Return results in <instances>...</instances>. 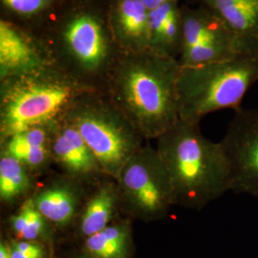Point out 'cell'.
Returning <instances> with one entry per match:
<instances>
[{"instance_id":"e0dca14e","label":"cell","mask_w":258,"mask_h":258,"mask_svg":"<svg viewBox=\"0 0 258 258\" xmlns=\"http://www.w3.org/2000/svg\"><path fill=\"white\" fill-rule=\"evenodd\" d=\"M182 46V9L178 1L149 11V51L174 57Z\"/></svg>"},{"instance_id":"3957f363","label":"cell","mask_w":258,"mask_h":258,"mask_svg":"<svg viewBox=\"0 0 258 258\" xmlns=\"http://www.w3.org/2000/svg\"><path fill=\"white\" fill-rule=\"evenodd\" d=\"M95 89L54 64L2 80L0 142L27 129L52 126L79 97Z\"/></svg>"},{"instance_id":"ffe728a7","label":"cell","mask_w":258,"mask_h":258,"mask_svg":"<svg viewBox=\"0 0 258 258\" xmlns=\"http://www.w3.org/2000/svg\"><path fill=\"white\" fill-rule=\"evenodd\" d=\"M0 154L1 203L21 204L33 194L35 175L16 158L4 152Z\"/></svg>"},{"instance_id":"d6986e66","label":"cell","mask_w":258,"mask_h":258,"mask_svg":"<svg viewBox=\"0 0 258 258\" xmlns=\"http://www.w3.org/2000/svg\"><path fill=\"white\" fill-rule=\"evenodd\" d=\"M7 226L11 238L41 242L53 249L55 229L38 212L30 197L20 204L19 210L10 216Z\"/></svg>"},{"instance_id":"ac0fdd59","label":"cell","mask_w":258,"mask_h":258,"mask_svg":"<svg viewBox=\"0 0 258 258\" xmlns=\"http://www.w3.org/2000/svg\"><path fill=\"white\" fill-rule=\"evenodd\" d=\"M132 220L119 217L102 231L82 241L81 249L95 258H133Z\"/></svg>"},{"instance_id":"2e32d148","label":"cell","mask_w":258,"mask_h":258,"mask_svg":"<svg viewBox=\"0 0 258 258\" xmlns=\"http://www.w3.org/2000/svg\"><path fill=\"white\" fill-rule=\"evenodd\" d=\"M227 27L258 53V0H202Z\"/></svg>"},{"instance_id":"9a60e30c","label":"cell","mask_w":258,"mask_h":258,"mask_svg":"<svg viewBox=\"0 0 258 258\" xmlns=\"http://www.w3.org/2000/svg\"><path fill=\"white\" fill-rule=\"evenodd\" d=\"M50 127H33L10 136L0 142L1 152L19 160L34 175L41 174L53 164Z\"/></svg>"},{"instance_id":"6da1fadb","label":"cell","mask_w":258,"mask_h":258,"mask_svg":"<svg viewBox=\"0 0 258 258\" xmlns=\"http://www.w3.org/2000/svg\"><path fill=\"white\" fill-rule=\"evenodd\" d=\"M179 60L151 51L116 60L105 94L144 140H156L180 120Z\"/></svg>"},{"instance_id":"603a6c76","label":"cell","mask_w":258,"mask_h":258,"mask_svg":"<svg viewBox=\"0 0 258 258\" xmlns=\"http://www.w3.org/2000/svg\"><path fill=\"white\" fill-rule=\"evenodd\" d=\"M149 11L156 9L158 7L171 2V1H179V0H140Z\"/></svg>"},{"instance_id":"7402d4cb","label":"cell","mask_w":258,"mask_h":258,"mask_svg":"<svg viewBox=\"0 0 258 258\" xmlns=\"http://www.w3.org/2000/svg\"><path fill=\"white\" fill-rule=\"evenodd\" d=\"M12 13L25 18L35 17L46 11L52 0H1Z\"/></svg>"},{"instance_id":"ba28073f","label":"cell","mask_w":258,"mask_h":258,"mask_svg":"<svg viewBox=\"0 0 258 258\" xmlns=\"http://www.w3.org/2000/svg\"><path fill=\"white\" fill-rule=\"evenodd\" d=\"M222 145L231 170V191L258 199V107L234 111Z\"/></svg>"},{"instance_id":"30bf717a","label":"cell","mask_w":258,"mask_h":258,"mask_svg":"<svg viewBox=\"0 0 258 258\" xmlns=\"http://www.w3.org/2000/svg\"><path fill=\"white\" fill-rule=\"evenodd\" d=\"M50 151L53 164L64 175L88 185L107 177L80 133L63 119L50 127Z\"/></svg>"},{"instance_id":"d4e9b609","label":"cell","mask_w":258,"mask_h":258,"mask_svg":"<svg viewBox=\"0 0 258 258\" xmlns=\"http://www.w3.org/2000/svg\"><path fill=\"white\" fill-rule=\"evenodd\" d=\"M72 258H95L93 257L92 255H90V254H88V253H86V252H84L83 251L82 249L80 250V251H78V252H76L74 255L72 256Z\"/></svg>"},{"instance_id":"8fae6325","label":"cell","mask_w":258,"mask_h":258,"mask_svg":"<svg viewBox=\"0 0 258 258\" xmlns=\"http://www.w3.org/2000/svg\"><path fill=\"white\" fill-rule=\"evenodd\" d=\"M52 64L35 37L11 21L0 20V81Z\"/></svg>"},{"instance_id":"7c38bea8","label":"cell","mask_w":258,"mask_h":258,"mask_svg":"<svg viewBox=\"0 0 258 258\" xmlns=\"http://www.w3.org/2000/svg\"><path fill=\"white\" fill-rule=\"evenodd\" d=\"M109 27L114 42L125 54L149 51V10L140 0H117Z\"/></svg>"},{"instance_id":"9c48e42d","label":"cell","mask_w":258,"mask_h":258,"mask_svg":"<svg viewBox=\"0 0 258 258\" xmlns=\"http://www.w3.org/2000/svg\"><path fill=\"white\" fill-rule=\"evenodd\" d=\"M89 186L61 173L35 190L30 198L55 231H68L76 227L91 192Z\"/></svg>"},{"instance_id":"52a82bcc","label":"cell","mask_w":258,"mask_h":258,"mask_svg":"<svg viewBox=\"0 0 258 258\" xmlns=\"http://www.w3.org/2000/svg\"><path fill=\"white\" fill-rule=\"evenodd\" d=\"M95 11L73 10L59 28V43L69 65L66 72L80 82L98 88L107 80L116 60L112 55V33Z\"/></svg>"},{"instance_id":"277c9868","label":"cell","mask_w":258,"mask_h":258,"mask_svg":"<svg viewBox=\"0 0 258 258\" xmlns=\"http://www.w3.org/2000/svg\"><path fill=\"white\" fill-rule=\"evenodd\" d=\"M258 82V53L195 67H181L178 79L180 120L200 123L223 109L238 110L249 88Z\"/></svg>"},{"instance_id":"8992f818","label":"cell","mask_w":258,"mask_h":258,"mask_svg":"<svg viewBox=\"0 0 258 258\" xmlns=\"http://www.w3.org/2000/svg\"><path fill=\"white\" fill-rule=\"evenodd\" d=\"M121 213L131 220L165 219L175 206L170 179L156 148L144 146L116 179Z\"/></svg>"},{"instance_id":"5bb4252c","label":"cell","mask_w":258,"mask_h":258,"mask_svg":"<svg viewBox=\"0 0 258 258\" xmlns=\"http://www.w3.org/2000/svg\"><path fill=\"white\" fill-rule=\"evenodd\" d=\"M204 43L231 44L257 53L242 42L211 10H182L181 51Z\"/></svg>"},{"instance_id":"cb8c5ba5","label":"cell","mask_w":258,"mask_h":258,"mask_svg":"<svg viewBox=\"0 0 258 258\" xmlns=\"http://www.w3.org/2000/svg\"><path fill=\"white\" fill-rule=\"evenodd\" d=\"M0 258H11L8 239L1 237L0 239Z\"/></svg>"},{"instance_id":"5b68a950","label":"cell","mask_w":258,"mask_h":258,"mask_svg":"<svg viewBox=\"0 0 258 258\" xmlns=\"http://www.w3.org/2000/svg\"><path fill=\"white\" fill-rule=\"evenodd\" d=\"M62 119L80 133L103 173L114 180L129 159L144 147V139L100 89L79 97Z\"/></svg>"},{"instance_id":"44dd1931","label":"cell","mask_w":258,"mask_h":258,"mask_svg":"<svg viewBox=\"0 0 258 258\" xmlns=\"http://www.w3.org/2000/svg\"><path fill=\"white\" fill-rule=\"evenodd\" d=\"M8 242L11 258H51L53 249L44 243L13 238Z\"/></svg>"},{"instance_id":"4fadbf2b","label":"cell","mask_w":258,"mask_h":258,"mask_svg":"<svg viewBox=\"0 0 258 258\" xmlns=\"http://www.w3.org/2000/svg\"><path fill=\"white\" fill-rule=\"evenodd\" d=\"M121 213L116 180L105 177L94 185L76 224L78 237L83 241L104 230Z\"/></svg>"},{"instance_id":"7a4b0ae2","label":"cell","mask_w":258,"mask_h":258,"mask_svg":"<svg viewBox=\"0 0 258 258\" xmlns=\"http://www.w3.org/2000/svg\"><path fill=\"white\" fill-rule=\"evenodd\" d=\"M156 141L175 206L201 211L231 191V165L224 147L203 136L199 123L180 120Z\"/></svg>"}]
</instances>
